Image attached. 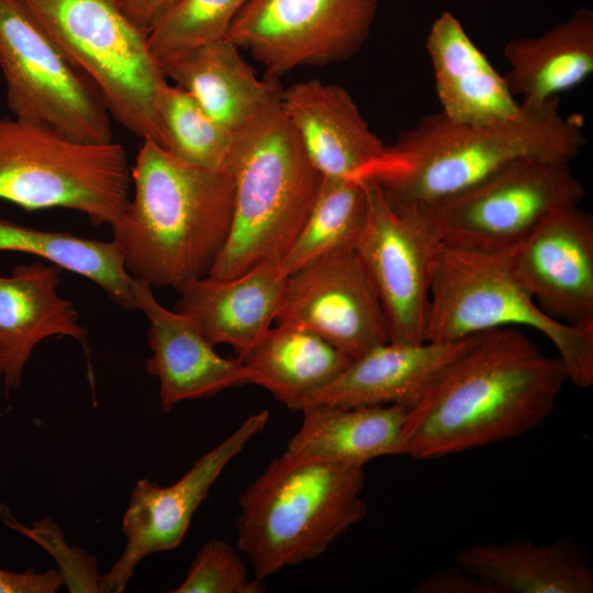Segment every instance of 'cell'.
<instances>
[{
	"instance_id": "obj_1",
	"label": "cell",
	"mask_w": 593,
	"mask_h": 593,
	"mask_svg": "<svg viewBox=\"0 0 593 593\" xmlns=\"http://www.w3.org/2000/svg\"><path fill=\"white\" fill-rule=\"evenodd\" d=\"M567 381L561 360L516 328L482 332L409 405L403 455L443 458L528 433Z\"/></svg>"
},
{
	"instance_id": "obj_2",
	"label": "cell",
	"mask_w": 593,
	"mask_h": 593,
	"mask_svg": "<svg viewBox=\"0 0 593 593\" xmlns=\"http://www.w3.org/2000/svg\"><path fill=\"white\" fill-rule=\"evenodd\" d=\"M585 144L559 98L490 123H459L439 111L401 132L356 179L372 180L395 208L416 211L517 161L570 163Z\"/></svg>"
},
{
	"instance_id": "obj_3",
	"label": "cell",
	"mask_w": 593,
	"mask_h": 593,
	"mask_svg": "<svg viewBox=\"0 0 593 593\" xmlns=\"http://www.w3.org/2000/svg\"><path fill=\"white\" fill-rule=\"evenodd\" d=\"M131 178L130 199L110 225L126 271L159 289L208 276L231 230V167H195L144 139Z\"/></svg>"
},
{
	"instance_id": "obj_4",
	"label": "cell",
	"mask_w": 593,
	"mask_h": 593,
	"mask_svg": "<svg viewBox=\"0 0 593 593\" xmlns=\"http://www.w3.org/2000/svg\"><path fill=\"white\" fill-rule=\"evenodd\" d=\"M231 170L232 224L208 275L214 278L279 262L303 226L323 180L282 109L280 92L235 131Z\"/></svg>"
},
{
	"instance_id": "obj_5",
	"label": "cell",
	"mask_w": 593,
	"mask_h": 593,
	"mask_svg": "<svg viewBox=\"0 0 593 593\" xmlns=\"http://www.w3.org/2000/svg\"><path fill=\"white\" fill-rule=\"evenodd\" d=\"M363 467L282 454L239 497L237 548L256 579L322 555L367 514Z\"/></svg>"
},
{
	"instance_id": "obj_6",
	"label": "cell",
	"mask_w": 593,
	"mask_h": 593,
	"mask_svg": "<svg viewBox=\"0 0 593 593\" xmlns=\"http://www.w3.org/2000/svg\"><path fill=\"white\" fill-rule=\"evenodd\" d=\"M513 325L533 328L555 346L568 381L579 388L593 384V325L563 323L541 310L514 272L510 250L438 244L426 340L452 342Z\"/></svg>"
},
{
	"instance_id": "obj_7",
	"label": "cell",
	"mask_w": 593,
	"mask_h": 593,
	"mask_svg": "<svg viewBox=\"0 0 593 593\" xmlns=\"http://www.w3.org/2000/svg\"><path fill=\"white\" fill-rule=\"evenodd\" d=\"M98 87L125 130L163 145L157 103L168 82L147 35L119 0H16Z\"/></svg>"
},
{
	"instance_id": "obj_8",
	"label": "cell",
	"mask_w": 593,
	"mask_h": 593,
	"mask_svg": "<svg viewBox=\"0 0 593 593\" xmlns=\"http://www.w3.org/2000/svg\"><path fill=\"white\" fill-rule=\"evenodd\" d=\"M124 147L83 143L16 118H0V199L26 211L69 209L111 225L132 189Z\"/></svg>"
},
{
	"instance_id": "obj_9",
	"label": "cell",
	"mask_w": 593,
	"mask_h": 593,
	"mask_svg": "<svg viewBox=\"0 0 593 593\" xmlns=\"http://www.w3.org/2000/svg\"><path fill=\"white\" fill-rule=\"evenodd\" d=\"M569 164L536 158L517 161L455 194L406 212L438 244L511 250L553 212L580 205L585 190Z\"/></svg>"
},
{
	"instance_id": "obj_10",
	"label": "cell",
	"mask_w": 593,
	"mask_h": 593,
	"mask_svg": "<svg viewBox=\"0 0 593 593\" xmlns=\"http://www.w3.org/2000/svg\"><path fill=\"white\" fill-rule=\"evenodd\" d=\"M0 69L14 118L78 142L113 141L98 87L16 0H0Z\"/></svg>"
},
{
	"instance_id": "obj_11",
	"label": "cell",
	"mask_w": 593,
	"mask_h": 593,
	"mask_svg": "<svg viewBox=\"0 0 593 593\" xmlns=\"http://www.w3.org/2000/svg\"><path fill=\"white\" fill-rule=\"evenodd\" d=\"M378 5L379 0H248L226 38L275 79L350 58L367 41Z\"/></svg>"
},
{
	"instance_id": "obj_12",
	"label": "cell",
	"mask_w": 593,
	"mask_h": 593,
	"mask_svg": "<svg viewBox=\"0 0 593 593\" xmlns=\"http://www.w3.org/2000/svg\"><path fill=\"white\" fill-rule=\"evenodd\" d=\"M367 213L355 247L384 312L389 339L426 340L437 240L413 214L395 208L370 179Z\"/></svg>"
},
{
	"instance_id": "obj_13",
	"label": "cell",
	"mask_w": 593,
	"mask_h": 593,
	"mask_svg": "<svg viewBox=\"0 0 593 593\" xmlns=\"http://www.w3.org/2000/svg\"><path fill=\"white\" fill-rule=\"evenodd\" d=\"M269 419L261 411L249 415L223 441L199 457L176 482L159 485L148 478L133 486L122 516L125 546L120 558L102 574L101 593H122L139 562L154 553L177 548L191 519L226 466L259 434Z\"/></svg>"
},
{
	"instance_id": "obj_14",
	"label": "cell",
	"mask_w": 593,
	"mask_h": 593,
	"mask_svg": "<svg viewBox=\"0 0 593 593\" xmlns=\"http://www.w3.org/2000/svg\"><path fill=\"white\" fill-rule=\"evenodd\" d=\"M276 322L317 334L351 360L390 340L380 300L355 251L322 257L289 275Z\"/></svg>"
},
{
	"instance_id": "obj_15",
	"label": "cell",
	"mask_w": 593,
	"mask_h": 593,
	"mask_svg": "<svg viewBox=\"0 0 593 593\" xmlns=\"http://www.w3.org/2000/svg\"><path fill=\"white\" fill-rule=\"evenodd\" d=\"M514 272L551 317L593 325V217L579 205L547 216L510 250Z\"/></svg>"
},
{
	"instance_id": "obj_16",
	"label": "cell",
	"mask_w": 593,
	"mask_h": 593,
	"mask_svg": "<svg viewBox=\"0 0 593 593\" xmlns=\"http://www.w3.org/2000/svg\"><path fill=\"white\" fill-rule=\"evenodd\" d=\"M136 310L146 316L152 356L146 371L159 382V400L166 412L187 400L203 399L223 390L247 385L248 373L236 358L219 355L194 322L165 307L154 288L133 277Z\"/></svg>"
},
{
	"instance_id": "obj_17",
	"label": "cell",
	"mask_w": 593,
	"mask_h": 593,
	"mask_svg": "<svg viewBox=\"0 0 593 593\" xmlns=\"http://www.w3.org/2000/svg\"><path fill=\"white\" fill-rule=\"evenodd\" d=\"M61 272L54 264L35 261L0 276V357L7 391L20 385L34 348L52 336L70 337L81 345L93 383L88 333L74 304L58 292Z\"/></svg>"
},
{
	"instance_id": "obj_18",
	"label": "cell",
	"mask_w": 593,
	"mask_h": 593,
	"mask_svg": "<svg viewBox=\"0 0 593 593\" xmlns=\"http://www.w3.org/2000/svg\"><path fill=\"white\" fill-rule=\"evenodd\" d=\"M280 102L323 177L356 179L385 149L350 93L338 85L315 79L295 82L280 91Z\"/></svg>"
},
{
	"instance_id": "obj_19",
	"label": "cell",
	"mask_w": 593,
	"mask_h": 593,
	"mask_svg": "<svg viewBox=\"0 0 593 593\" xmlns=\"http://www.w3.org/2000/svg\"><path fill=\"white\" fill-rule=\"evenodd\" d=\"M286 281L272 261L231 278H195L175 289V310L189 316L213 346L230 345L240 356L276 322Z\"/></svg>"
},
{
	"instance_id": "obj_20",
	"label": "cell",
	"mask_w": 593,
	"mask_h": 593,
	"mask_svg": "<svg viewBox=\"0 0 593 593\" xmlns=\"http://www.w3.org/2000/svg\"><path fill=\"white\" fill-rule=\"evenodd\" d=\"M479 334L452 342L410 344L389 340L378 345L353 359L329 384L304 400L298 410L311 405H410Z\"/></svg>"
},
{
	"instance_id": "obj_21",
	"label": "cell",
	"mask_w": 593,
	"mask_h": 593,
	"mask_svg": "<svg viewBox=\"0 0 593 593\" xmlns=\"http://www.w3.org/2000/svg\"><path fill=\"white\" fill-rule=\"evenodd\" d=\"M440 112L459 123H490L516 115L521 105L460 21L443 12L426 37Z\"/></svg>"
},
{
	"instance_id": "obj_22",
	"label": "cell",
	"mask_w": 593,
	"mask_h": 593,
	"mask_svg": "<svg viewBox=\"0 0 593 593\" xmlns=\"http://www.w3.org/2000/svg\"><path fill=\"white\" fill-rule=\"evenodd\" d=\"M174 85L189 93L214 120L237 131L280 92L276 79H260L227 38L171 54L159 60Z\"/></svg>"
},
{
	"instance_id": "obj_23",
	"label": "cell",
	"mask_w": 593,
	"mask_h": 593,
	"mask_svg": "<svg viewBox=\"0 0 593 593\" xmlns=\"http://www.w3.org/2000/svg\"><path fill=\"white\" fill-rule=\"evenodd\" d=\"M409 405H311L284 455L363 467L403 455V428Z\"/></svg>"
},
{
	"instance_id": "obj_24",
	"label": "cell",
	"mask_w": 593,
	"mask_h": 593,
	"mask_svg": "<svg viewBox=\"0 0 593 593\" xmlns=\"http://www.w3.org/2000/svg\"><path fill=\"white\" fill-rule=\"evenodd\" d=\"M503 75L519 104L537 107L585 81L593 72V11L578 8L538 36L508 41Z\"/></svg>"
},
{
	"instance_id": "obj_25",
	"label": "cell",
	"mask_w": 593,
	"mask_h": 593,
	"mask_svg": "<svg viewBox=\"0 0 593 593\" xmlns=\"http://www.w3.org/2000/svg\"><path fill=\"white\" fill-rule=\"evenodd\" d=\"M456 564L485 581L495 593H592L593 570L566 539L549 545L511 540L462 548Z\"/></svg>"
},
{
	"instance_id": "obj_26",
	"label": "cell",
	"mask_w": 593,
	"mask_h": 593,
	"mask_svg": "<svg viewBox=\"0 0 593 593\" xmlns=\"http://www.w3.org/2000/svg\"><path fill=\"white\" fill-rule=\"evenodd\" d=\"M237 358L247 370L249 384L266 389L292 410L329 384L351 361L317 334L283 323L271 326Z\"/></svg>"
},
{
	"instance_id": "obj_27",
	"label": "cell",
	"mask_w": 593,
	"mask_h": 593,
	"mask_svg": "<svg viewBox=\"0 0 593 593\" xmlns=\"http://www.w3.org/2000/svg\"><path fill=\"white\" fill-rule=\"evenodd\" d=\"M34 255L94 282L118 305L136 310L133 277L110 242L80 237L66 232L44 231L0 220V253Z\"/></svg>"
},
{
	"instance_id": "obj_28",
	"label": "cell",
	"mask_w": 593,
	"mask_h": 593,
	"mask_svg": "<svg viewBox=\"0 0 593 593\" xmlns=\"http://www.w3.org/2000/svg\"><path fill=\"white\" fill-rule=\"evenodd\" d=\"M367 198L359 179L323 177L315 202L292 246L278 262L282 276L325 256L355 251Z\"/></svg>"
},
{
	"instance_id": "obj_29",
	"label": "cell",
	"mask_w": 593,
	"mask_h": 593,
	"mask_svg": "<svg viewBox=\"0 0 593 593\" xmlns=\"http://www.w3.org/2000/svg\"><path fill=\"white\" fill-rule=\"evenodd\" d=\"M161 147L186 164L209 169L231 167L235 131L209 115L183 89L169 81L157 103Z\"/></svg>"
},
{
	"instance_id": "obj_30",
	"label": "cell",
	"mask_w": 593,
	"mask_h": 593,
	"mask_svg": "<svg viewBox=\"0 0 593 593\" xmlns=\"http://www.w3.org/2000/svg\"><path fill=\"white\" fill-rule=\"evenodd\" d=\"M248 0H178L150 29L147 42L159 61L171 54L226 38Z\"/></svg>"
},
{
	"instance_id": "obj_31",
	"label": "cell",
	"mask_w": 593,
	"mask_h": 593,
	"mask_svg": "<svg viewBox=\"0 0 593 593\" xmlns=\"http://www.w3.org/2000/svg\"><path fill=\"white\" fill-rule=\"evenodd\" d=\"M262 581L251 579L239 553L226 541L208 540L192 559L183 581L172 593H261Z\"/></svg>"
},
{
	"instance_id": "obj_32",
	"label": "cell",
	"mask_w": 593,
	"mask_h": 593,
	"mask_svg": "<svg viewBox=\"0 0 593 593\" xmlns=\"http://www.w3.org/2000/svg\"><path fill=\"white\" fill-rule=\"evenodd\" d=\"M0 518L11 528L33 539L53 556L64 585L70 593H99L102 574L94 556L67 544L61 528L49 517L36 521L32 527L21 525L9 508L0 505Z\"/></svg>"
},
{
	"instance_id": "obj_33",
	"label": "cell",
	"mask_w": 593,
	"mask_h": 593,
	"mask_svg": "<svg viewBox=\"0 0 593 593\" xmlns=\"http://www.w3.org/2000/svg\"><path fill=\"white\" fill-rule=\"evenodd\" d=\"M415 593H495L482 579L456 564L430 573L415 586Z\"/></svg>"
},
{
	"instance_id": "obj_34",
	"label": "cell",
	"mask_w": 593,
	"mask_h": 593,
	"mask_svg": "<svg viewBox=\"0 0 593 593\" xmlns=\"http://www.w3.org/2000/svg\"><path fill=\"white\" fill-rule=\"evenodd\" d=\"M64 585L57 569L12 572L0 569V593H55Z\"/></svg>"
},
{
	"instance_id": "obj_35",
	"label": "cell",
	"mask_w": 593,
	"mask_h": 593,
	"mask_svg": "<svg viewBox=\"0 0 593 593\" xmlns=\"http://www.w3.org/2000/svg\"><path fill=\"white\" fill-rule=\"evenodd\" d=\"M178 0H119L130 20L146 35Z\"/></svg>"
},
{
	"instance_id": "obj_36",
	"label": "cell",
	"mask_w": 593,
	"mask_h": 593,
	"mask_svg": "<svg viewBox=\"0 0 593 593\" xmlns=\"http://www.w3.org/2000/svg\"><path fill=\"white\" fill-rule=\"evenodd\" d=\"M2 369H3V365H2V359L0 357V378H2Z\"/></svg>"
}]
</instances>
